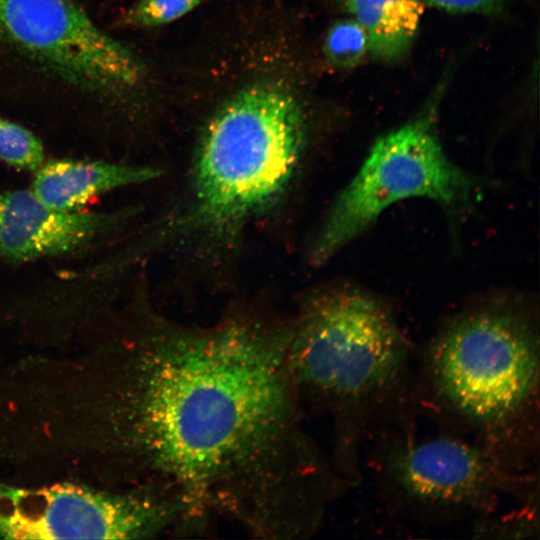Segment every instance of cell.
Listing matches in <instances>:
<instances>
[{"mask_svg":"<svg viewBox=\"0 0 540 540\" xmlns=\"http://www.w3.org/2000/svg\"><path fill=\"white\" fill-rule=\"evenodd\" d=\"M145 332L130 352L124 412L140 485L182 496L191 537L220 520L264 540L316 534L348 484L308 432L291 324L234 316Z\"/></svg>","mask_w":540,"mask_h":540,"instance_id":"1","label":"cell"},{"mask_svg":"<svg viewBox=\"0 0 540 540\" xmlns=\"http://www.w3.org/2000/svg\"><path fill=\"white\" fill-rule=\"evenodd\" d=\"M289 364L305 410L329 421L330 460L353 486L372 440L416 431V351L374 296L347 288L315 298L291 324Z\"/></svg>","mask_w":540,"mask_h":540,"instance_id":"2","label":"cell"},{"mask_svg":"<svg viewBox=\"0 0 540 540\" xmlns=\"http://www.w3.org/2000/svg\"><path fill=\"white\" fill-rule=\"evenodd\" d=\"M421 415L514 473L538 472L540 341L523 308L487 304L448 320L416 352Z\"/></svg>","mask_w":540,"mask_h":540,"instance_id":"3","label":"cell"},{"mask_svg":"<svg viewBox=\"0 0 540 540\" xmlns=\"http://www.w3.org/2000/svg\"><path fill=\"white\" fill-rule=\"evenodd\" d=\"M305 121L295 96L275 82L248 85L208 122L193 174L196 218L228 231L272 205L300 160Z\"/></svg>","mask_w":540,"mask_h":540,"instance_id":"4","label":"cell"},{"mask_svg":"<svg viewBox=\"0 0 540 540\" xmlns=\"http://www.w3.org/2000/svg\"><path fill=\"white\" fill-rule=\"evenodd\" d=\"M367 448L363 468L371 470L385 508L415 524L476 522L493 515L504 497L539 506L538 472L508 471L463 437L395 432Z\"/></svg>","mask_w":540,"mask_h":540,"instance_id":"5","label":"cell"},{"mask_svg":"<svg viewBox=\"0 0 540 540\" xmlns=\"http://www.w3.org/2000/svg\"><path fill=\"white\" fill-rule=\"evenodd\" d=\"M476 187V179L447 157L429 122L408 123L374 143L328 212L311 259L326 262L396 202L424 197L457 209Z\"/></svg>","mask_w":540,"mask_h":540,"instance_id":"6","label":"cell"},{"mask_svg":"<svg viewBox=\"0 0 540 540\" xmlns=\"http://www.w3.org/2000/svg\"><path fill=\"white\" fill-rule=\"evenodd\" d=\"M0 536L14 539L187 537L183 498L158 485L121 493L72 484L17 488L0 484Z\"/></svg>","mask_w":540,"mask_h":540,"instance_id":"7","label":"cell"},{"mask_svg":"<svg viewBox=\"0 0 540 540\" xmlns=\"http://www.w3.org/2000/svg\"><path fill=\"white\" fill-rule=\"evenodd\" d=\"M0 42L97 98H117L143 79L135 54L72 0H0Z\"/></svg>","mask_w":540,"mask_h":540,"instance_id":"8","label":"cell"},{"mask_svg":"<svg viewBox=\"0 0 540 540\" xmlns=\"http://www.w3.org/2000/svg\"><path fill=\"white\" fill-rule=\"evenodd\" d=\"M117 222L116 215L60 211L31 190L0 193V257L31 260L73 251Z\"/></svg>","mask_w":540,"mask_h":540,"instance_id":"9","label":"cell"},{"mask_svg":"<svg viewBox=\"0 0 540 540\" xmlns=\"http://www.w3.org/2000/svg\"><path fill=\"white\" fill-rule=\"evenodd\" d=\"M159 174V170L149 166L53 160L36 170L31 191L53 209L75 211L95 196L150 181Z\"/></svg>","mask_w":540,"mask_h":540,"instance_id":"10","label":"cell"},{"mask_svg":"<svg viewBox=\"0 0 540 540\" xmlns=\"http://www.w3.org/2000/svg\"><path fill=\"white\" fill-rule=\"evenodd\" d=\"M345 6L365 30L370 52L382 58L410 46L424 11L423 0H345Z\"/></svg>","mask_w":540,"mask_h":540,"instance_id":"11","label":"cell"},{"mask_svg":"<svg viewBox=\"0 0 540 540\" xmlns=\"http://www.w3.org/2000/svg\"><path fill=\"white\" fill-rule=\"evenodd\" d=\"M370 52L365 30L355 19L340 20L328 30L324 54L334 66L350 68L360 63Z\"/></svg>","mask_w":540,"mask_h":540,"instance_id":"12","label":"cell"},{"mask_svg":"<svg viewBox=\"0 0 540 540\" xmlns=\"http://www.w3.org/2000/svg\"><path fill=\"white\" fill-rule=\"evenodd\" d=\"M0 160L17 169L36 171L44 162V149L31 131L0 116Z\"/></svg>","mask_w":540,"mask_h":540,"instance_id":"13","label":"cell"},{"mask_svg":"<svg viewBox=\"0 0 540 540\" xmlns=\"http://www.w3.org/2000/svg\"><path fill=\"white\" fill-rule=\"evenodd\" d=\"M538 506L522 505L506 516L494 514L474 522V532L480 537L494 538H531L538 534Z\"/></svg>","mask_w":540,"mask_h":540,"instance_id":"14","label":"cell"},{"mask_svg":"<svg viewBox=\"0 0 540 540\" xmlns=\"http://www.w3.org/2000/svg\"><path fill=\"white\" fill-rule=\"evenodd\" d=\"M201 0H139L126 11L122 22L130 27H155L193 10Z\"/></svg>","mask_w":540,"mask_h":540,"instance_id":"15","label":"cell"},{"mask_svg":"<svg viewBox=\"0 0 540 540\" xmlns=\"http://www.w3.org/2000/svg\"><path fill=\"white\" fill-rule=\"evenodd\" d=\"M451 13H492L500 10L506 0H423Z\"/></svg>","mask_w":540,"mask_h":540,"instance_id":"16","label":"cell"}]
</instances>
